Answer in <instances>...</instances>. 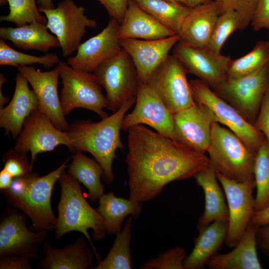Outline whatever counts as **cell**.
Instances as JSON below:
<instances>
[{"label":"cell","mask_w":269,"mask_h":269,"mask_svg":"<svg viewBox=\"0 0 269 269\" xmlns=\"http://www.w3.org/2000/svg\"><path fill=\"white\" fill-rule=\"evenodd\" d=\"M126 161L130 198L136 202L150 201L170 182L194 177L209 166L205 153L142 125L128 131Z\"/></svg>","instance_id":"6da1fadb"},{"label":"cell","mask_w":269,"mask_h":269,"mask_svg":"<svg viewBox=\"0 0 269 269\" xmlns=\"http://www.w3.org/2000/svg\"><path fill=\"white\" fill-rule=\"evenodd\" d=\"M136 99L124 104L111 116L95 122L77 120L67 131L74 152L90 153L103 168L104 182L111 184L114 179L112 164L118 148H123L120 132L125 116L135 104Z\"/></svg>","instance_id":"7a4b0ae2"},{"label":"cell","mask_w":269,"mask_h":269,"mask_svg":"<svg viewBox=\"0 0 269 269\" xmlns=\"http://www.w3.org/2000/svg\"><path fill=\"white\" fill-rule=\"evenodd\" d=\"M58 181L61 187L55 236L60 239L65 234L77 231L83 234L96 254L97 263L101 259L92 239L103 240L106 235L103 218L97 209L85 199L79 182L64 171Z\"/></svg>","instance_id":"3957f363"},{"label":"cell","mask_w":269,"mask_h":269,"mask_svg":"<svg viewBox=\"0 0 269 269\" xmlns=\"http://www.w3.org/2000/svg\"><path fill=\"white\" fill-rule=\"evenodd\" d=\"M67 158L59 167L43 176L32 173L25 188L17 193L1 190L7 202L23 211L32 221L30 229L34 231L54 230L57 217L51 205L54 186L68 167Z\"/></svg>","instance_id":"277c9868"},{"label":"cell","mask_w":269,"mask_h":269,"mask_svg":"<svg viewBox=\"0 0 269 269\" xmlns=\"http://www.w3.org/2000/svg\"><path fill=\"white\" fill-rule=\"evenodd\" d=\"M206 152L209 166L229 179L244 182L253 174L257 152L217 122L213 125L211 142Z\"/></svg>","instance_id":"5b68a950"},{"label":"cell","mask_w":269,"mask_h":269,"mask_svg":"<svg viewBox=\"0 0 269 269\" xmlns=\"http://www.w3.org/2000/svg\"><path fill=\"white\" fill-rule=\"evenodd\" d=\"M93 73L106 91L107 109L115 112L126 102L136 99L139 84L137 73L133 59L124 49Z\"/></svg>","instance_id":"8992f818"},{"label":"cell","mask_w":269,"mask_h":269,"mask_svg":"<svg viewBox=\"0 0 269 269\" xmlns=\"http://www.w3.org/2000/svg\"><path fill=\"white\" fill-rule=\"evenodd\" d=\"M57 67L62 79L60 101L65 116L76 108L92 111L102 119L109 116L104 111L106 96L93 73L76 70L64 62L60 61Z\"/></svg>","instance_id":"52a82bcc"},{"label":"cell","mask_w":269,"mask_h":269,"mask_svg":"<svg viewBox=\"0 0 269 269\" xmlns=\"http://www.w3.org/2000/svg\"><path fill=\"white\" fill-rule=\"evenodd\" d=\"M269 87V63L252 74L227 78L212 89L254 125Z\"/></svg>","instance_id":"ba28073f"},{"label":"cell","mask_w":269,"mask_h":269,"mask_svg":"<svg viewBox=\"0 0 269 269\" xmlns=\"http://www.w3.org/2000/svg\"><path fill=\"white\" fill-rule=\"evenodd\" d=\"M189 83L194 100L209 108L217 123L226 127L248 147L257 152L266 139L264 134L205 82L198 79Z\"/></svg>","instance_id":"9c48e42d"},{"label":"cell","mask_w":269,"mask_h":269,"mask_svg":"<svg viewBox=\"0 0 269 269\" xmlns=\"http://www.w3.org/2000/svg\"><path fill=\"white\" fill-rule=\"evenodd\" d=\"M39 11L45 14L46 27L58 39L64 57L77 50L87 28L97 26L95 19L85 14V8L72 0H63L56 7Z\"/></svg>","instance_id":"30bf717a"},{"label":"cell","mask_w":269,"mask_h":269,"mask_svg":"<svg viewBox=\"0 0 269 269\" xmlns=\"http://www.w3.org/2000/svg\"><path fill=\"white\" fill-rule=\"evenodd\" d=\"M187 73L182 63L169 54L146 83L172 114L191 106L195 102Z\"/></svg>","instance_id":"8fae6325"},{"label":"cell","mask_w":269,"mask_h":269,"mask_svg":"<svg viewBox=\"0 0 269 269\" xmlns=\"http://www.w3.org/2000/svg\"><path fill=\"white\" fill-rule=\"evenodd\" d=\"M227 199L229 211L228 229L226 245L234 248L239 242L255 213L253 190L256 187L254 174L244 182L227 178L216 172Z\"/></svg>","instance_id":"7c38bea8"},{"label":"cell","mask_w":269,"mask_h":269,"mask_svg":"<svg viewBox=\"0 0 269 269\" xmlns=\"http://www.w3.org/2000/svg\"><path fill=\"white\" fill-rule=\"evenodd\" d=\"M59 145H66L70 151L74 152L67 132L57 129L50 119L37 109L26 119L13 148L26 153L30 152V162L33 165L39 153L53 151Z\"/></svg>","instance_id":"4fadbf2b"},{"label":"cell","mask_w":269,"mask_h":269,"mask_svg":"<svg viewBox=\"0 0 269 269\" xmlns=\"http://www.w3.org/2000/svg\"><path fill=\"white\" fill-rule=\"evenodd\" d=\"M26 215L10 205L3 211L0 222V256L18 255L38 257V248L48 231H33L26 226Z\"/></svg>","instance_id":"5bb4252c"},{"label":"cell","mask_w":269,"mask_h":269,"mask_svg":"<svg viewBox=\"0 0 269 269\" xmlns=\"http://www.w3.org/2000/svg\"><path fill=\"white\" fill-rule=\"evenodd\" d=\"M143 124L176 140L173 114L146 83L139 82L134 108L125 116L122 129Z\"/></svg>","instance_id":"9a60e30c"},{"label":"cell","mask_w":269,"mask_h":269,"mask_svg":"<svg viewBox=\"0 0 269 269\" xmlns=\"http://www.w3.org/2000/svg\"><path fill=\"white\" fill-rule=\"evenodd\" d=\"M172 55L184 65L188 73L197 77L212 89L227 78L231 57L214 53L206 48L192 46L179 41Z\"/></svg>","instance_id":"2e32d148"},{"label":"cell","mask_w":269,"mask_h":269,"mask_svg":"<svg viewBox=\"0 0 269 269\" xmlns=\"http://www.w3.org/2000/svg\"><path fill=\"white\" fill-rule=\"evenodd\" d=\"M176 141L203 153L207 152L212 126L217 122L213 113L195 101L191 106L173 114Z\"/></svg>","instance_id":"e0dca14e"},{"label":"cell","mask_w":269,"mask_h":269,"mask_svg":"<svg viewBox=\"0 0 269 269\" xmlns=\"http://www.w3.org/2000/svg\"><path fill=\"white\" fill-rule=\"evenodd\" d=\"M17 69L31 86L38 100V109L57 129L67 132L69 125L63 112L58 92L60 77L59 68L57 66L53 70L44 72L32 66L21 65Z\"/></svg>","instance_id":"ac0fdd59"},{"label":"cell","mask_w":269,"mask_h":269,"mask_svg":"<svg viewBox=\"0 0 269 269\" xmlns=\"http://www.w3.org/2000/svg\"><path fill=\"white\" fill-rule=\"evenodd\" d=\"M120 26V23L116 19L111 18L100 33L81 43L76 54L69 57L66 63L76 70L93 73L101 64L122 50Z\"/></svg>","instance_id":"d6986e66"},{"label":"cell","mask_w":269,"mask_h":269,"mask_svg":"<svg viewBox=\"0 0 269 269\" xmlns=\"http://www.w3.org/2000/svg\"><path fill=\"white\" fill-rule=\"evenodd\" d=\"M179 41L178 34L152 40H120L122 48L133 59L139 82L146 83L151 74L166 59Z\"/></svg>","instance_id":"ffe728a7"},{"label":"cell","mask_w":269,"mask_h":269,"mask_svg":"<svg viewBox=\"0 0 269 269\" xmlns=\"http://www.w3.org/2000/svg\"><path fill=\"white\" fill-rule=\"evenodd\" d=\"M28 82L18 72L15 78V87L10 103L0 109V127L6 134H10L14 139L19 135L26 119L38 108L35 93L28 87Z\"/></svg>","instance_id":"44dd1931"},{"label":"cell","mask_w":269,"mask_h":269,"mask_svg":"<svg viewBox=\"0 0 269 269\" xmlns=\"http://www.w3.org/2000/svg\"><path fill=\"white\" fill-rule=\"evenodd\" d=\"M84 236H80L63 249H57L48 242L44 243L45 257L38 266L40 269H94L96 254L87 244Z\"/></svg>","instance_id":"7402d4cb"},{"label":"cell","mask_w":269,"mask_h":269,"mask_svg":"<svg viewBox=\"0 0 269 269\" xmlns=\"http://www.w3.org/2000/svg\"><path fill=\"white\" fill-rule=\"evenodd\" d=\"M220 14L219 5L214 0L190 8L178 34L179 41L192 46L206 48Z\"/></svg>","instance_id":"603a6c76"},{"label":"cell","mask_w":269,"mask_h":269,"mask_svg":"<svg viewBox=\"0 0 269 269\" xmlns=\"http://www.w3.org/2000/svg\"><path fill=\"white\" fill-rule=\"evenodd\" d=\"M258 226L252 222L238 244L230 252L215 254L207 262L210 269H261L257 253Z\"/></svg>","instance_id":"cb8c5ba5"},{"label":"cell","mask_w":269,"mask_h":269,"mask_svg":"<svg viewBox=\"0 0 269 269\" xmlns=\"http://www.w3.org/2000/svg\"><path fill=\"white\" fill-rule=\"evenodd\" d=\"M176 34L158 22L150 14L130 0L127 11L120 24L121 39L152 40Z\"/></svg>","instance_id":"d4e9b609"},{"label":"cell","mask_w":269,"mask_h":269,"mask_svg":"<svg viewBox=\"0 0 269 269\" xmlns=\"http://www.w3.org/2000/svg\"><path fill=\"white\" fill-rule=\"evenodd\" d=\"M194 177L205 195V209L198 219L197 230L216 221H228L229 211L225 193L219 184L215 171L209 166Z\"/></svg>","instance_id":"484cf974"},{"label":"cell","mask_w":269,"mask_h":269,"mask_svg":"<svg viewBox=\"0 0 269 269\" xmlns=\"http://www.w3.org/2000/svg\"><path fill=\"white\" fill-rule=\"evenodd\" d=\"M228 221H216L198 231L191 254L183 262L184 269H201L225 242Z\"/></svg>","instance_id":"4316f807"},{"label":"cell","mask_w":269,"mask_h":269,"mask_svg":"<svg viewBox=\"0 0 269 269\" xmlns=\"http://www.w3.org/2000/svg\"><path fill=\"white\" fill-rule=\"evenodd\" d=\"M45 24L34 21L16 27L0 28V37L9 40L17 48L47 53L52 48L60 47L57 38L47 30Z\"/></svg>","instance_id":"83f0119b"},{"label":"cell","mask_w":269,"mask_h":269,"mask_svg":"<svg viewBox=\"0 0 269 269\" xmlns=\"http://www.w3.org/2000/svg\"><path fill=\"white\" fill-rule=\"evenodd\" d=\"M97 208L103 218L107 234L117 235L122 230L124 220L128 215L137 218L141 212V202L117 197L113 191L104 194L99 200Z\"/></svg>","instance_id":"f1b7e54d"},{"label":"cell","mask_w":269,"mask_h":269,"mask_svg":"<svg viewBox=\"0 0 269 269\" xmlns=\"http://www.w3.org/2000/svg\"><path fill=\"white\" fill-rule=\"evenodd\" d=\"M67 172L87 188V196L92 202L99 201L105 194L104 186L101 182L104 169L95 159L76 151L72 156Z\"/></svg>","instance_id":"f546056e"},{"label":"cell","mask_w":269,"mask_h":269,"mask_svg":"<svg viewBox=\"0 0 269 269\" xmlns=\"http://www.w3.org/2000/svg\"><path fill=\"white\" fill-rule=\"evenodd\" d=\"M166 27L178 34L189 8L166 0H133Z\"/></svg>","instance_id":"4dcf8cb0"},{"label":"cell","mask_w":269,"mask_h":269,"mask_svg":"<svg viewBox=\"0 0 269 269\" xmlns=\"http://www.w3.org/2000/svg\"><path fill=\"white\" fill-rule=\"evenodd\" d=\"M132 216L126 220L121 231L116 235L107 256L94 269H131L132 262L131 242L133 228Z\"/></svg>","instance_id":"1f68e13d"},{"label":"cell","mask_w":269,"mask_h":269,"mask_svg":"<svg viewBox=\"0 0 269 269\" xmlns=\"http://www.w3.org/2000/svg\"><path fill=\"white\" fill-rule=\"evenodd\" d=\"M269 63V41H259L246 55L231 60L227 78L234 79L254 73Z\"/></svg>","instance_id":"d6a6232c"},{"label":"cell","mask_w":269,"mask_h":269,"mask_svg":"<svg viewBox=\"0 0 269 269\" xmlns=\"http://www.w3.org/2000/svg\"><path fill=\"white\" fill-rule=\"evenodd\" d=\"M253 174L257 189L255 212L269 206V146L266 139L257 151Z\"/></svg>","instance_id":"836d02e7"},{"label":"cell","mask_w":269,"mask_h":269,"mask_svg":"<svg viewBox=\"0 0 269 269\" xmlns=\"http://www.w3.org/2000/svg\"><path fill=\"white\" fill-rule=\"evenodd\" d=\"M245 28L240 15L233 10H228L218 16L209 43V50L221 53V50L230 35L237 30Z\"/></svg>","instance_id":"e575fe53"},{"label":"cell","mask_w":269,"mask_h":269,"mask_svg":"<svg viewBox=\"0 0 269 269\" xmlns=\"http://www.w3.org/2000/svg\"><path fill=\"white\" fill-rule=\"evenodd\" d=\"M60 62L58 56L53 53L36 56L16 51L9 46L4 40L0 39V65H7L16 68L19 66H29L40 64L47 68H51Z\"/></svg>","instance_id":"d590c367"},{"label":"cell","mask_w":269,"mask_h":269,"mask_svg":"<svg viewBox=\"0 0 269 269\" xmlns=\"http://www.w3.org/2000/svg\"><path fill=\"white\" fill-rule=\"evenodd\" d=\"M9 13L0 16V21L14 23L17 26L37 21L46 24V17L40 13L36 0H6Z\"/></svg>","instance_id":"8d00e7d4"},{"label":"cell","mask_w":269,"mask_h":269,"mask_svg":"<svg viewBox=\"0 0 269 269\" xmlns=\"http://www.w3.org/2000/svg\"><path fill=\"white\" fill-rule=\"evenodd\" d=\"M185 249L177 246L149 259L140 266L141 269H184L183 262L187 257Z\"/></svg>","instance_id":"74e56055"},{"label":"cell","mask_w":269,"mask_h":269,"mask_svg":"<svg viewBox=\"0 0 269 269\" xmlns=\"http://www.w3.org/2000/svg\"><path fill=\"white\" fill-rule=\"evenodd\" d=\"M3 168L13 177L23 176L32 172L33 165L29 161L27 153L15 148L8 149L2 156Z\"/></svg>","instance_id":"f35d334b"},{"label":"cell","mask_w":269,"mask_h":269,"mask_svg":"<svg viewBox=\"0 0 269 269\" xmlns=\"http://www.w3.org/2000/svg\"><path fill=\"white\" fill-rule=\"evenodd\" d=\"M219 7L220 14L233 10L241 16L244 25L247 27L251 22L258 0H213Z\"/></svg>","instance_id":"ab89813d"},{"label":"cell","mask_w":269,"mask_h":269,"mask_svg":"<svg viewBox=\"0 0 269 269\" xmlns=\"http://www.w3.org/2000/svg\"><path fill=\"white\" fill-rule=\"evenodd\" d=\"M250 24L255 31L266 29L269 33V0H258Z\"/></svg>","instance_id":"60d3db41"},{"label":"cell","mask_w":269,"mask_h":269,"mask_svg":"<svg viewBox=\"0 0 269 269\" xmlns=\"http://www.w3.org/2000/svg\"><path fill=\"white\" fill-rule=\"evenodd\" d=\"M253 125L264 134L269 146V87L264 97Z\"/></svg>","instance_id":"b9f144b4"},{"label":"cell","mask_w":269,"mask_h":269,"mask_svg":"<svg viewBox=\"0 0 269 269\" xmlns=\"http://www.w3.org/2000/svg\"><path fill=\"white\" fill-rule=\"evenodd\" d=\"M107 10L111 18L116 19L120 24L127 11L130 0H96Z\"/></svg>","instance_id":"7bdbcfd3"},{"label":"cell","mask_w":269,"mask_h":269,"mask_svg":"<svg viewBox=\"0 0 269 269\" xmlns=\"http://www.w3.org/2000/svg\"><path fill=\"white\" fill-rule=\"evenodd\" d=\"M30 258L18 255L0 256V269H31Z\"/></svg>","instance_id":"ee69618b"},{"label":"cell","mask_w":269,"mask_h":269,"mask_svg":"<svg viewBox=\"0 0 269 269\" xmlns=\"http://www.w3.org/2000/svg\"><path fill=\"white\" fill-rule=\"evenodd\" d=\"M257 241L258 247L269 257V223L258 226Z\"/></svg>","instance_id":"f6af8a7d"},{"label":"cell","mask_w":269,"mask_h":269,"mask_svg":"<svg viewBox=\"0 0 269 269\" xmlns=\"http://www.w3.org/2000/svg\"><path fill=\"white\" fill-rule=\"evenodd\" d=\"M251 222L258 226L269 223V206L255 212L252 218Z\"/></svg>","instance_id":"bcb514c9"},{"label":"cell","mask_w":269,"mask_h":269,"mask_svg":"<svg viewBox=\"0 0 269 269\" xmlns=\"http://www.w3.org/2000/svg\"><path fill=\"white\" fill-rule=\"evenodd\" d=\"M13 177L3 168L0 171V189L3 190L10 188Z\"/></svg>","instance_id":"7dc6e473"},{"label":"cell","mask_w":269,"mask_h":269,"mask_svg":"<svg viewBox=\"0 0 269 269\" xmlns=\"http://www.w3.org/2000/svg\"><path fill=\"white\" fill-rule=\"evenodd\" d=\"M178 3L189 8H192L204 4L213 0H176Z\"/></svg>","instance_id":"c3c4849f"},{"label":"cell","mask_w":269,"mask_h":269,"mask_svg":"<svg viewBox=\"0 0 269 269\" xmlns=\"http://www.w3.org/2000/svg\"><path fill=\"white\" fill-rule=\"evenodd\" d=\"M6 79L2 74H0V109L3 108L4 105L8 102V97L3 95L1 87L2 85L5 82Z\"/></svg>","instance_id":"681fc988"},{"label":"cell","mask_w":269,"mask_h":269,"mask_svg":"<svg viewBox=\"0 0 269 269\" xmlns=\"http://www.w3.org/2000/svg\"><path fill=\"white\" fill-rule=\"evenodd\" d=\"M38 9H52L55 7L52 0H37Z\"/></svg>","instance_id":"f907efd6"},{"label":"cell","mask_w":269,"mask_h":269,"mask_svg":"<svg viewBox=\"0 0 269 269\" xmlns=\"http://www.w3.org/2000/svg\"><path fill=\"white\" fill-rule=\"evenodd\" d=\"M168 0V1H171V2H178L176 1V0Z\"/></svg>","instance_id":"816d5d0a"}]
</instances>
